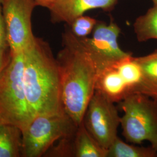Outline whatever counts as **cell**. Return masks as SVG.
Returning a JSON list of instances; mask_svg holds the SVG:
<instances>
[{
    "mask_svg": "<svg viewBox=\"0 0 157 157\" xmlns=\"http://www.w3.org/2000/svg\"><path fill=\"white\" fill-rule=\"evenodd\" d=\"M67 28L62 34V49L56 59L62 102L65 112L78 126L95 90L101 67L81 39Z\"/></svg>",
    "mask_w": 157,
    "mask_h": 157,
    "instance_id": "6da1fadb",
    "label": "cell"
},
{
    "mask_svg": "<svg viewBox=\"0 0 157 157\" xmlns=\"http://www.w3.org/2000/svg\"><path fill=\"white\" fill-rule=\"evenodd\" d=\"M23 53V80L33 118L65 112L58 62L49 44L36 37Z\"/></svg>",
    "mask_w": 157,
    "mask_h": 157,
    "instance_id": "7a4b0ae2",
    "label": "cell"
},
{
    "mask_svg": "<svg viewBox=\"0 0 157 157\" xmlns=\"http://www.w3.org/2000/svg\"><path fill=\"white\" fill-rule=\"evenodd\" d=\"M23 72V53L21 52L11 56L0 75V121L21 130L33 118L25 90Z\"/></svg>",
    "mask_w": 157,
    "mask_h": 157,
    "instance_id": "3957f363",
    "label": "cell"
},
{
    "mask_svg": "<svg viewBox=\"0 0 157 157\" xmlns=\"http://www.w3.org/2000/svg\"><path fill=\"white\" fill-rule=\"evenodd\" d=\"M119 107L124 112L121 125L125 140L135 144L147 141L157 152V100L130 93L119 102Z\"/></svg>",
    "mask_w": 157,
    "mask_h": 157,
    "instance_id": "277c9868",
    "label": "cell"
},
{
    "mask_svg": "<svg viewBox=\"0 0 157 157\" xmlns=\"http://www.w3.org/2000/svg\"><path fill=\"white\" fill-rule=\"evenodd\" d=\"M78 127L65 112L34 117L22 129V157L44 156L56 141L73 135Z\"/></svg>",
    "mask_w": 157,
    "mask_h": 157,
    "instance_id": "5b68a950",
    "label": "cell"
},
{
    "mask_svg": "<svg viewBox=\"0 0 157 157\" xmlns=\"http://www.w3.org/2000/svg\"><path fill=\"white\" fill-rule=\"evenodd\" d=\"M1 5L10 54L23 52L36 38L32 17L37 5L34 0H2Z\"/></svg>",
    "mask_w": 157,
    "mask_h": 157,
    "instance_id": "8992f818",
    "label": "cell"
},
{
    "mask_svg": "<svg viewBox=\"0 0 157 157\" xmlns=\"http://www.w3.org/2000/svg\"><path fill=\"white\" fill-rule=\"evenodd\" d=\"M91 136L108 150L118 137L121 117L114 102L100 91L95 90L82 121Z\"/></svg>",
    "mask_w": 157,
    "mask_h": 157,
    "instance_id": "52a82bcc",
    "label": "cell"
},
{
    "mask_svg": "<svg viewBox=\"0 0 157 157\" xmlns=\"http://www.w3.org/2000/svg\"><path fill=\"white\" fill-rule=\"evenodd\" d=\"M121 32V28L113 21L107 24L98 21L91 37L80 38L93 54L101 69L132 55L122 50L119 45L118 40Z\"/></svg>",
    "mask_w": 157,
    "mask_h": 157,
    "instance_id": "ba28073f",
    "label": "cell"
},
{
    "mask_svg": "<svg viewBox=\"0 0 157 157\" xmlns=\"http://www.w3.org/2000/svg\"><path fill=\"white\" fill-rule=\"evenodd\" d=\"M118 0H55L49 9L50 19L53 23L63 22L69 25L86 12L101 9L111 11Z\"/></svg>",
    "mask_w": 157,
    "mask_h": 157,
    "instance_id": "9c48e42d",
    "label": "cell"
},
{
    "mask_svg": "<svg viewBox=\"0 0 157 157\" xmlns=\"http://www.w3.org/2000/svg\"><path fill=\"white\" fill-rule=\"evenodd\" d=\"M114 64L101 69L96 82L95 90L100 91L113 102L119 103L130 92L128 85Z\"/></svg>",
    "mask_w": 157,
    "mask_h": 157,
    "instance_id": "30bf717a",
    "label": "cell"
},
{
    "mask_svg": "<svg viewBox=\"0 0 157 157\" xmlns=\"http://www.w3.org/2000/svg\"><path fill=\"white\" fill-rule=\"evenodd\" d=\"M67 141L71 157H107V150L91 136L83 122Z\"/></svg>",
    "mask_w": 157,
    "mask_h": 157,
    "instance_id": "8fae6325",
    "label": "cell"
},
{
    "mask_svg": "<svg viewBox=\"0 0 157 157\" xmlns=\"http://www.w3.org/2000/svg\"><path fill=\"white\" fill-rule=\"evenodd\" d=\"M135 58L140 67L142 78L133 93H141L157 100V49L148 55Z\"/></svg>",
    "mask_w": 157,
    "mask_h": 157,
    "instance_id": "7c38bea8",
    "label": "cell"
},
{
    "mask_svg": "<svg viewBox=\"0 0 157 157\" xmlns=\"http://www.w3.org/2000/svg\"><path fill=\"white\" fill-rule=\"evenodd\" d=\"M22 130L0 121V157H22Z\"/></svg>",
    "mask_w": 157,
    "mask_h": 157,
    "instance_id": "4fadbf2b",
    "label": "cell"
},
{
    "mask_svg": "<svg viewBox=\"0 0 157 157\" xmlns=\"http://www.w3.org/2000/svg\"><path fill=\"white\" fill-rule=\"evenodd\" d=\"M133 29L139 42H146L152 39L157 40V4L138 17L133 24Z\"/></svg>",
    "mask_w": 157,
    "mask_h": 157,
    "instance_id": "5bb4252c",
    "label": "cell"
},
{
    "mask_svg": "<svg viewBox=\"0 0 157 157\" xmlns=\"http://www.w3.org/2000/svg\"><path fill=\"white\" fill-rule=\"evenodd\" d=\"M151 146L144 147L129 144L117 137L107 150V157H157Z\"/></svg>",
    "mask_w": 157,
    "mask_h": 157,
    "instance_id": "9a60e30c",
    "label": "cell"
},
{
    "mask_svg": "<svg viewBox=\"0 0 157 157\" xmlns=\"http://www.w3.org/2000/svg\"><path fill=\"white\" fill-rule=\"evenodd\" d=\"M114 66L128 85L130 94L133 93L142 78L140 67L136 61L135 56L130 55L125 57L116 62Z\"/></svg>",
    "mask_w": 157,
    "mask_h": 157,
    "instance_id": "2e32d148",
    "label": "cell"
},
{
    "mask_svg": "<svg viewBox=\"0 0 157 157\" xmlns=\"http://www.w3.org/2000/svg\"><path fill=\"white\" fill-rule=\"evenodd\" d=\"M97 22L98 21L93 17L83 15L77 17L71 25H67L75 36L83 38L92 33Z\"/></svg>",
    "mask_w": 157,
    "mask_h": 157,
    "instance_id": "e0dca14e",
    "label": "cell"
},
{
    "mask_svg": "<svg viewBox=\"0 0 157 157\" xmlns=\"http://www.w3.org/2000/svg\"><path fill=\"white\" fill-rule=\"evenodd\" d=\"M0 51H10L9 45L7 41L6 23L2 14L1 3H0Z\"/></svg>",
    "mask_w": 157,
    "mask_h": 157,
    "instance_id": "ac0fdd59",
    "label": "cell"
},
{
    "mask_svg": "<svg viewBox=\"0 0 157 157\" xmlns=\"http://www.w3.org/2000/svg\"><path fill=\"white\" fill-rule=\"evenodd\" d=\"M10 51H0V75L10 60Z\"/></svg>",
    "mask_w": 157,
    "mask_h": 157,
    "instance_id": "d6986e66",
    "label": "cell"
},
{
    "mask_svg": "<svg viewBox=\"0 0 157 157\" xmlns=\"http://www.w3.org/2000/svg\"><path fill=\"white\" fill-rule=\"evenodd\" d=\"M37 6L46 8L49 10L54 4L55 0H34Z\"/></svg>",
    "mask_w": 157,
    "mask_h": 157,
    "instance_id": "ffe728a7",
    "label": "cell"
},
{
    "mask_svg": "<svg viewBox=\"0 0 157 157\" xmlns=\"http://www.w3.org/2000/svg\"><path fill=\"white\" fill-rule=\"evenodd\" d=\"M151 1H152V2H153L154 4H157V0H151Z\"/></svg>",
    "mask_w": 157,
    "mask_h": 157,
    "instance_id": "44dd1931",
    "label": "cell"
},
{
    "mask_svg": "<svg viewBox=\"0 0 157 157\" xmlns=\"http://www.w3.org/2000/svg\"><path fill=\"white\" fill-rule=\"evenodd\" d=\"M2 1V0H0V3H1Z\"/></svg>",
    "mask_w": 157,
    "mask_h": 157,
    "instance_id": "7402d4cb",
    "label": "cell"
}]
</instances>
